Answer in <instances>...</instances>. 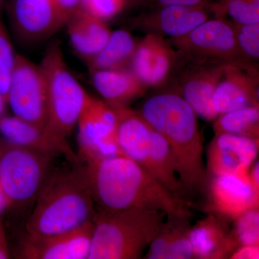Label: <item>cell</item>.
I'll return each instance as SVG.
<instances>
[{
    "label": "cell",
    "mask_w": 259,
    "mask_h": 259,
    "mask_svg": "<svg viewBox=\"0 0 259 259\" xmlns=\"http://www.w3.org/2000/svg\"><path fill=\"white\" fill-rule=\"evenodd\" d=\"M89 188L97 210L156 209L168 216L192 214L187 202L177 199L151 174L125 156L84 161Z\"/></svg>",
    "instance_id": "6da1fadb"
},
{
    "label": "cell",
    "mask_w": 259,
    "mask_h": 259,
    "mask_svg": "<svg viewBox=\"0 0 259 259\" xmlns=\"http://www.w3.org/2000/svg\"><path fill=\"white\" fill-rule=\"evenodd\" d=\"M140 114L169 145L186 193L203 190L207 172L197 115L193 109L178 93H164L150 97Z\"/></svg>",
    "instance_id": "7a4b0ae2"
},
{
    "label": "cell",
    "mask_w": 259,
    "mask_h": 259,
    "mask_svg": "<svg viewBox=\"0 0 259 259\" xmlns=\"http://www.w3.org/2000/svg\"><path fill=\"white\" fill-rule=\"evenodd\" d=\"M26 223L27 236L60 234L93 221L96 211L84 167L51 173Z\"/></svg>",
    "instance_id": "3957f363"
},
{
    "label": "cell",
    "mask_w": 259,
    "mask_h": 259,
    "mask_svg": "<svg viewBox=\"0 0 259 259\" xmlns=\"http://www.w3.org/2000/svg\"><path fill=\"white\" fill-rule=\"evenodd\" d=\"M167 217L166 212L156 209L97 211L88 259L141 258Z\"/></svg>",
    "instance_id": "277c9868"
},
{
    "label": "cell",
    "mask_w": 259,
    "mask_h": 259,
    "mask_svg": "<svg viewBox=\"0 0 259 259\" xmlns=\"http://www.w3.org/2000/svg\"><path fill=\"white\" fill-rule=\"evenodd\" d=\"M47 89V120L44 134L70 161L77 162L67 143L88 94L76 79L64 61L59 42L51 44L41 66Z\"/></svg>",
    "instance_id": "5b68a950"
},
{
    "label": "cell",
    "mask_w": 259,
    "mask_h": 259,
    "mask_svg": "<svg viewBox=\"0 0 259 259\" xmlns=\"http://www.w3.org/2000/svg\"><path fill=\"white\" fill-rule=\"evenodd\" d=\"M55 155L36 148L10 144L0 155V187L8 203L30 207L52 173Z\"/></svg>",
    "instance_id": "8992f818"
},
{
    "label": "cell",
    "mask_w": 259,
    "mask_h": 259,
    "mask_svg": "<svg viewBox=\"0 0 259 259\" xmlns=\"http://www.w3.org/2000/svg\"><path fill=\"white\" fill-rule=\"evenodd\" d=\"M229 61L190 55L179 51L171 76L185 101L197 116L210 121L218 117L212 97ZM170 76V77H171Z\"/></svg>",
    "instance_id": "52a82bcc"
},
{
    "label": "cell",
    "mask_w": 259,
    "mask_h": 259,
    "mask_svg": "<svg viewBox=\"0 0 259 259\" xmlns=\"http://www.w3.org/2000/svg\"><path fill=\"white\" fill-rule=\"evenodd\" d=\"M117 110L88 95L78 119V144L83 161L123 156L117 141Z\"/></svg>",
    "instance_id": "ba28073f"
},
{
    "label": "cell",
    "mask_w": 259,
    "mask_h": 259,
    "mask_svg": "<svg viewBox=\"0 0 259 259\" xmlns=\"http://www.w3.org/2000/svg\"><path fill=\"white\" fill-rule=\"evenodd\" d=\"M7 102L15 116L44 131L47 120V89L40 66L15 55Z\"/></svg>",
    "instance_id": "9c48e42d"
},
{
    "label": "cell",
    "mask_w": 259,
    "mask_h": 259,
    "mask_svg": "<svg viewBox=\"0 0 259 259\" xmlns=\"http://www.w3.org/2000/svg\"><path fill=\"white\" fill-rule=\"evenodd\" d=\"M171 41L179 51L190 55L244 60L237 46L234 25L223 18L208 19L183 36L171 38Z\"/></svg>",
    "instance_id": "30bf717a"
},
{
    "label": "cell",
    "mask_w": 259,
    "mask_h": 259,
    "mask_svg": "<svg viewBox=\"0 0 259 259\" xmlns=\"http://www.w3.org/2000/svg\"><path fill=\"white\" fill-rule=\"evenodd\" d=\"M218 116L243 107L258 105V74L245 60L229 61L212 97Z\"/></svg>",
    "instance_id": "8fae6325"
},
{
    "label": "cell",
    "mask_w": 259,
    "mask_h": 259,
    "mask_svg": "<svg viewBox=\"0 0 259 259\" xmlns=\"http://www.w3.org/2000/svg\"><path fill=\"white\" fill-rule=\"evenodd\" d=\"M10 14L15 35L24 44L44 41L64 25L54 0H14Z\"/></svg>",
    "instance_id": "7c38bea8"
},
{
    "label": "cell",
    "mask_w": 259,
    "mask_h": 259,
    "mask_svg": "<svg viewBox=\"0 0 259 259\" xmlns=\"http://www.w3.org/2000/svg\"><path fill=\"white\" fill-rule=\"evenodd\" d=\"M93 233V221L72 231L47 237L27 236L20 258L88 259Z\"/></svg>",
    "instance_id": "4fadbf2b"
},
{
    "label": "cell",
    "mask_w": 259,
    "mask_h": 259,
    "mask_svg": "<svg viewBox=\"0 0 259 259\" xmlns=\"http://www.w3.org/2000/svg\"><path fill=\"white\" fill-rule=\"evenodd\" d=\"M211 212L227 221L259 207V191L248 173L214 176L209 185Z\"/></svg>",
    "instance_id": "5bb4252c"
},
{
    "label": "cell",
    "mask_w": 259,
    "mask_h": 259,
    "mask_svg": "<svg viewBox=\"0 0 259 259\" xmlns=\"http://www.w3.org/2000/svg\"><path fill=\"white\" fill-rule=\"evenodd\" d=\"M258 139L230 134H215L207 153V168L214 176L248 173L256 160Z\"/></svg>",
    "instance_id": "9a60e30c"
},
{
    "label": "cell",
    "mask_w": 259,
    "mask_h": 259,
    "mask_svg": "<svg viewBox=\"0 0 259 259\" xmlns=\"http://www.w3.org/2000/svg\"><path fill=\"white\" fill-rule=\"evenodd\" d=\"M177 53L161 35L149 33L138 44L131 64L132 71L146 88H156L170 79Z\"/></svg>",
    "instance_id": "2e32d148"
},
{
    "label": "cell",
    "mask_w": 259,
    "mask_h": 259,
    "mask_svg": "<svg viewBox=\"0 0 259 259\" xmlns=\"http://www.w3.org/2000/svg\"><path fill=\"white\" fill-rule=\"evenodd\" d=\"M212 13L210 5L205 3L197 5H166L142 19L146 28L152 33H162L171 38L182 37L192 31L209 19Z\"/></svg>",
    "instance_id": "e0dca14e"
},
{
    "label": "cell",
    "mask_w": 259,
    "mask_h": 259,
    "mask_svg": "<svg viewBox=\"0 0 259 259\" xmlns=\"http://www.w3.org/2000/svg\"><path fill=\"white\" fill-rule=\"evenodd\" d=\"M227 221L212 213L191 227L190 239L194 258H229L235 248Z\"/></svg>",
    "instance_id": "ac0fdd59"
},
{
    "label": "cell",
    "mask_w": 259,
    "mask_h": 259,
    "mask_svg": "<svg viewBox=\"0 0 259 259\" xmlns=\"http://www.w3.org/2000/svg\"><path fill=\"white\" fill-rule=\"evenodd\" d=\"M70 41L79 55L88 61L106 45L112 31L105 21L78 8L66 20Z\"/></svg>",
    "instance_id": "d6986e66"
},
{
    "label": "cell",
    "mask_w": 259,
    "mask_h": 259,
    "mask_svg": "<svg viewBox=\"0 0 259 259\" xmlns=\"http://www.w3.org/2000/svg\"><path fill=\"white\" fill-rule=\"evenodd\" d=\"M92 76L97 92L113 108H125L146 88L132 71L125 69L94 71Z\"/></svg>",
    "instance_id": "ffe728a7"
},
{
    "label": "cell",
    "mask_w": 259,
    "mask_h": 259,
    "mask_svg": "<svg viewBox=\"0 0 259 259\" xmlns=\"http://www.w3.org/2000/svg\"><path fill=\"white\" fill-rule=\"evenodd\" d=\"M137 45L132 35L126 30L112 32L105 47L87 61L90 72L125 69L127 65L131 64Z\"/></svg>",
    "instance_id": "44dd1931"
},
{
    "label": "cell",
    "mask_w": 259,
    "mask_h": 259,
    "mask_svg": "<svg viewBox=\"0 0 259 259\" xmlns=\"http://www.w3.org/2000/svg\"><path fill=\"white\" fill-rule=\"evenodd\" d=\"M0 134L10 144L36 148L55 156L60 153L42 130L16 116L0 118Z\"/></svg>",
    "instance_id": "7402d4cb"
},
{
    "label": "cell",
    "mask_w": 259,
    "mask_h": 259,
    "mask_svg": "<svg viewBox=\"0 0 259 259\" xmlns=\"http://www.w3.org/2000/svg\"><path fill=\"white\" fill-rule=\"evenodd\" d=\"M215 119L213 125L215 134H235L258 139V105H251L221 114Z\"/></svg>",
    "instance_id": "603a6c76"
},
{
    "label": "cell",
    "mask_w": 259,
    "mask_h": 259,
    "mask_svg": "<svg viewBox=\"0 0 259 259\" xmlns=\"http://www.w3.org/2000/svg\"><path fill=\"white\" fill-rule=\"evenodd\" d=\"M230 237L235 250L241 245H259V209H250L233 220Z\"/></svg>",
    "instance_id": "cb8c5ba5"
},
{
    "label": "cell",
    "mask_w": 259,
    "mask_h": 259,
    "mask_svg": "<svg viewBox=\"0 0 259 259\" xmlns=\"http://www.w3.org/2000/svg\"><path fill=\"white\" fill-rule=\"evenodd\" d=\"M210 8L217 18L228 15L236 24L259 23V5L252 0H221L217 4L210 5Z\"/></svg>",
    "instance_id": "d4e9b609"
},
{
    "label": "cell",
    "mask_w": 259,
    "mask_h": 259,
    "mask_svg": "<svg viewBox=\"0 0 259 259\" xmlns=\"http://www.w3.org/2000/svg\"><path fill=\"white\" fill-rule=\"evenodd\" d=\"M15 58L8 32L0 21V93L6 102L10 79L14 67Z\"/></svg>",
    "instance_id": "484cf974"
},
{
    "label": "cell",
    "mask_w": 259,
    "mask_h": 259,
    "mask_svg": "<svg viewBox=\"0 0 259 259\" xmlns=\"http://www.w3.org/2000/svg\"><path fill=\"white\" fill-rule=\"evenodd\" d=\"M237 46L241 56L258 60L259 57V23L234 25Z\"/></svg>",
    "instance_id": "4316f807"
},
{
    "label": "cell",
    "mask_w": 259,
    "mask_h": 259,
    "mask_svg": "<svg viewBox=\"0 0 259 259\" xmlns=\"http://www.w3.org/2000/svg\"><path fill=\"white\" fill-rule=\"evenodd\" d=\"M190 218H186L181 224L168 246L165 259L194 258L193 248L190 239Z\"/></svg>",
    "instance_id": "83f0119b"
},
{
    "label": "cell",
    "mask_w": 259,
    "mask_h": 259,
    "mask_svg": "<svg viewBox=\"0 0 259 259\" xmlns=\"http://www.w3.org/2000/svg\"><path fill=\"white\" fill-rule=\"evenodd\" d=\"M126 0H80L79 8L97 19L106 21L123 9Z\"/></svg>",
    "instance_id": "f1b7e54d"
},
{
    "label": "cell",
    "mask_w": 259,
    "mask_h": 259,
    "mask_svg": "<svg viewBox=\"0 0 259 259\" xmlns=\"http://www.w3.org/2000/svg\"><path fill=\"white\" fill-rule=\"evenodd\" d=\"M228 258L258 259L259 245H241L230 255Z\"/></svg>",
    "instance_id": "f546056e"
},
{
    "label": "cell",
    "mask_w": 259,
    "mask_h": 259,
    "mask_svg": "<svg viewBox=\"0 0 259 259\" xmlns=\"http://www.w3.org/2000/svg\"><path fill=\"white\" fill-rule=\"evenodd\" d=\"M64 25L70 15L79 8L80 0H54Z\"/></svg>",
    "instance_id": "4dcf8cb0"
},
{
    "label": "cell",
    "mask_w": 259,
    "mask_h": 259,
    "mask_svg": "<svg viewBox=\"0 0 259 259\" xmlns=\"http://www.w3.org/2000/svg\"><path fill=\"white\" fill-rule=\"evenodd\" d=\"M154 2L159 8L166 5H197L207 3V0H154Z\"/></svg>",
    "instance_id": "1f68e13d"
},
{
    "label": "cell",
    "mask_w": 259,
    "mask_h": 259,
    "mask_svg": "<svg viewBox=\"0 0 259 259\" xmlns=\"http://www.w3.org/2000/svg\"><path fill=\"white\" fill-rule=\"evenodd\" d=\"M250 180L253 184V187L259 191V162L258 160H255L254 163L250 166L248 171Z\"/></svg>",
    "instance_id": "d6a6232c"
},
{
    "label": "cell",
    "mask_w": 259,
    "mask_h": 259,
    "mask_svg": "<svg viewBox=\"0 0 259 259\" xmlns=\"http://www.w3.org/2000/svg\"><path fill=\"white\" fill-rule=\"evenodd\" d=\"M8 204V199H7L6 196H5L4 192L0 187V216H1L2 213L4 211Z\"/></svg>",
    "instance_id": "836d02e7"
},
{
    "label": "cell",
    "mask_w": 259,
    "mask_h": 259,
    "mask_svg": "<svg viewBox=\"0 0 259 259\" xmlns=\"http://www.w3.org/2000/svg\"><path fill=\"white\" fill-rule=\"evenodd\" d=\"M5 102H6V100H5L4 97L0 93V118H1L2 115H3L5 112Z\"/></svg>",
    "instance_id": "e575fe53"
},
{
    "label": "cell",
    "mask_w": 259,
    "mask_h": 259,
    "mask_svg": "<svg viewBox=\"0 0 259 259\" xmlns=\"http://www.w3.org/2000/svg\"><path fill=\"white\" fill-rule=\"evenodd\" d=\"M3 243H2V241H0V259H5L8 258V253H7V250L3 248Z\"/></svg>",
    "instance_id": "d590c367"
},
{
    "label": "cell",
    "mask_w": 259,
    "mask_h": 259,
    "mask_svg": "<svg viewBox=\"0 0 259 259\" xmlns=\"http://www.w3.org/2000/svg\"><path fill=\"white\" fill-rule=\"evenodd\" d=\"M147 1V0H126V4L128 3H141V2Z\"/></svg>",
    "instance_id": "8d00e7d4"
},
{
    "label": "cell",
    "mask_w": 259,
    "mask_h": 259,
    "mask_svg": "<svg viewBox=\"0 0 259 259\" xmlns=\"http://www.w3.org/2000/svg\"><path fill=\"white\" fill-rule=\"evenodd\" d=\"M0 3H1V0H0Z\"/></svg>",
    "instance_id": "74e56055"
}]
</instances>
